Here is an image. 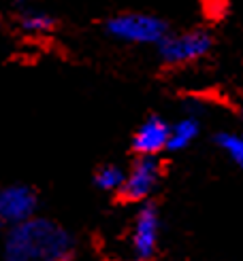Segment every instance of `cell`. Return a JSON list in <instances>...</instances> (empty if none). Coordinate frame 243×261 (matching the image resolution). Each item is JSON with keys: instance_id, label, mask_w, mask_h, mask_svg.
Returning <instances> with one entry per match:
<instances>
[{"instance_id": "obj_9", "label": "cell", "mask_w": 243, "mask_h": 261, "mask_svg": "<svg viewBox=\"0 0 243 261\" xmlns=\"http://www.w3.org/2000/svg\"><path fill=\"white\" fill-rule=\"evenodd\" d=\"M198 136V121L196 117H184V119H179L177 123L171 125V132H169V147L171 151H182L186 147H190L192 142L196 140Z\"/></svg>"}, {"instance_id": "obj_8", "label": "cell", "mask_w": 243, "mask_h": 261, "mask_svg": "<svg viewBox=\"0 0 243 261\" xmlns=\"http://www.w3.org/2000/svg\"><path fill=\"white\" fill-rule=\"evenodd\" d=\"M17 28L32 38H41V36H49L58 28V21L51 13L43 11V9H34L30 5H26L19 9L17 15Z\"/></svg>"}, {"instance_id": "obj_4", "label": "cell", "mask_w": 243, "mask_h": 261, "mask_svg": "<svg viewBox=\"0 0 243 261\" xmlns=\"http://www.w3.org/2000/svg\"><path fill=\"white\" fill-rule=\"evenodd\" d=\"M38 198L28 185L0 187V229H13L24 221L36 217Z\"/></svg>"}, {"instance_id": "obj_6", "label": "cell", "mask_w": 243, "mask_h": 261, "mask_svg": "<svg viewBox=\"0 0 243 261\" xmlns=\"http://www.w3.org/2000/svg\"><path fill=\"white\" fill-rule=\"evenodd\" d=\"M160 238V215L153 206H143L135 217L132 225V249L141 259L153 255Z\"/></svg>"}, {"instance_id": "obj_10", "label": "cell", "mask_w": 243, "mask_h": 261, "mask_svg": "<svg viewBox=\"0 0 243 261\" xmlns=\"http://www.w3.org/2000/svg\"><path fill=\"white\" fill-rule=\"evenodd\" d=\"M124 176H126V172L120 166L107 164V166H102L96 170L94 182H96V187L102 189V191H120L122 185H124Z\"/></svg>"}, {"instance_id": "obj_7", "label": "cell", "mask_w": 243, "mask_h": 261, "mask_svg": "<svg viewBox=\"0 0 243 261\" xmlns=\"http://www.w3.org/2000/svg\"><path fill=\"white\" fill-rule=\"evenodd\" d=\"M171 125L160 117H149L137 127L132 136V149L139 158H156V155L169 147Z\"/></svg>"}, {"instance_id": "obj_2", "label": "cell", "mask_w": 243, "mask_h": 261, "mask_svg": "<svg viewBox=\"0 0 243 261\" xmlns=\"http://www.w3.org/2000/svg\"><path fill=\"white\" fill-rule=\"evenodd\" d=\"M105 32L113 41L128 45H160L162 38L169 34V25L164 19L151 13L126 11L115 13L105 21Z\"/></svg>"}, {"instance_id": "obj_3", "label": "cell", "mask_w": 243, "mask_h": 261, "mask_svg": "<svg viewBox=\"0 0 243 261\" xmlns=\"http://www.w3.org/2000/svg\"><path fill=\"white\" fill-rule=\"evenodd\" d=\"M211 34L205 30L166 34L158 45V56L166 66H184L205 58L211 51Z\"/></svg>"}, {"instance_id": "obj_1", "label": "cell", "mask_w": 243, "mask_h": 261, "mask_svg": "<svg viewBox=\"0 0 243 261\" xmlns=\"http://www.w3.org/2000/svg\"><path fill=\"white\" fill-rule=\"evenodd\" d=\"M73 238L60 223L32 217L7 231L3 261H71Z\"/></svg>"}, {"instance_id": "obj_11", "label": "cell", "mask_w": 243, "mask_h": 261, "mask_svg": "<svg viewBox=\"0 0 243 261\" xmlns=\"http://www.w3.org/2000/svg\"><path fill=\"white\" fill-rule=\"evenodd\" d=\"M215 142L228 155V160L243 170V136L233 134V132H222V134H217Z\"/></svg>"}, {"instance_id": "obj_5", "label": "cell", "mask_w": 243, "mask_h": 261, "mask_svg": "<svg viewBox=\"0 0 243 261\" xmlns=\"http://www.w3.org/2000/svg\"><path fill=\"white\" fill-rule=\"evenodd\" d=\"M160 180V162L156 158H137L124 176L120 195L128 202H143Z\"/></svg>"}]
</instances>
